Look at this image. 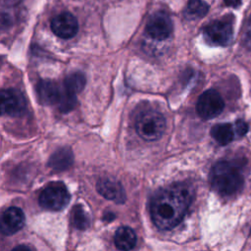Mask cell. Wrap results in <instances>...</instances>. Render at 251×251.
Instances as JSON below:
<instances>
[{
	"instance_id": "1",
	"label": "cell",
	"mask_w": 251,
	"mask_h": 251,
	"mask_svg": "<svg viewBox=\"0 0 251 251\" xmlns=\"http://www.w3.org/2000/svg\"><path fill=\"white\" fill-rule=\"evenodd\" d=\"M192 199L190 189L184 183H175L158 190L150 205L151 218L160 229H171L183 219Z\"/></svg>"
},
{
	"instance_id": "2",
	"label": "cell",
	"mask_w": 251,
	"mask_h": 251,
	"mask_svg": "<svg viewBox=\"0 0 251 251\" xmlns=\"http://www.w3.org/2000/svg\"><path fill=\"white\" fill-rule=\"evenodd\" d=\"M210 179L214 190L224 196L238 193L244 182L238 166L228 161L216 163L212 168Z\"/></svg>"
},
{
	"instance_id": "3",
	"label": "cell",
	"mask_w": 251,
	"mask_h": 251,
	"mask_svg": "<svg viewBox=\"0 0 251 251\" xmlns=\"http://www.w3.org/2000/svg\"><path fill=\"white\" fill-rule=\"evenodd\" d=\"M134 126L136 132L142 139L155 141L161 138L165 132L166 119L159 111L147 109L136 116Z\"/></svg>"
},
{
	"instance_id": "4",
	"label": "cell",
	"mask_w": 251,
	"mask_h": 251,
	"mask_svg": "<svg viewBox=\"0 0 251 251\" xmlns=\"http://www.w3.org/2000/svg\"><path fill=\"white\" fill-rule=\"evenodd\" d=\"M70 198L71 195L62 182H52L41 191L38 201L47 210L59 211L69 204Z\"/></svg>"
},
{
	"instance_id": "5",
	"label": "cell",
	"mask_w": 251,
	"mask_h": 251,
	"mask_svg": "<svg viewBox=\"0 0 251 251\" xmlns=\"http://www.w3.org/2000/svg\"><path fill=\"white\" fill-rule=\"evenodd\" d=\"M203 34L209 43L217 46H227L233 37V26L230 20H216L207 25Z\"/></svg>"
},
{
	"instance_id": "6",
	"label": "cell",
	"mask_w": 251,
	"mask_h": 251,
	"mask_svg": "<svg viewBox=\"0 0 251 251\" xmlns=\"http://www.w3.org/2000/svg\"><path fill=\"white\" fill-rule=\"evenodd\" d=\"M225 102L222 95L215 89L204 91L198 98L196 111L203 120H211L218 117L224 110Z\"/></svg>"
},
{
	"instance_id": "7",
	"label": "cell",
	"mask_w": 251,
	"mask_h": 251,
	"mask_svg": "<svg viewBox=\"0 0 251 251\" xmlns=\"http://www.w3.org/2000/svg\"><path fill=\"white\" fill-rule=\"evenodd\" d=\"M147 34L155 40H165L173 32L174 25L171 17L164 11H157L151 15L145 26Z\"/></svg>"
},
{
	"instance_id": "8",
	"label": "cell",
	"mask_w": 251,
	"mask_h": 251,
	"mask_svg": "<svg viewBox=\"0 0 251 251\" xmlns=\"http://www.w3.org/2000/svg\"><path fill=\"white\" fill-rule=\"evenodd\" d=\"M25 101L16 89L0 90V116H17L24 112Z\"/></svg>"
},
{
	"instance_id": "9",
	"label": "cell",
	"mask_w": 251,
	"mask_h": 251,
	"mask_svg": "<svg viewBox=\"0 0 251 251\" xmlns=\"http://www.w3.org/2000/svg\"><path fill=\"white\" fill-rule=\"evenodd\" d=\"M50 26L54 34L63 39L74 37L78 30L77 20L68 12H63L55 16L51 21Z\"/></svg>"
},
{
	"instance_id": "10",
	"label": "cell",
	"mask_w": 251,
	"mask_h": 251,
	"mask_svg": "<svg viewBox=\"0 0 251 251\" xmlns=\"http://www.w3.org/2000/svg\"><path fill=\"white\" fill-rule=\"evenodd\" d=\"M25 225V214L18 207L7 209L0 218V232L12 235L22 229Z\"/></svg>"
},
{
	"instance_id": "11",
	"label": "cell",
	"mask_w": 251,
	"mask_h": 251,
	"mask_svg": "<svg viewBox=\"0 0 251 251\" xmlns=\"http://www.w3.org/2000/svg\"><path fill=\"white\" fill-rule=\"evenodd\" d=\"M36 92L43 105H58L62 95V85L49 79H42L37 83Z\"/></svg>"
},
{
	"instance_id": "12",
	"label": "cell",
	"mask_w": 251,
	"mask_h": 251,
	"mask_svg": "<svg viewBox=\"0 0 251 251\" xmlns=\"http://www.w3.org/2000/svg\"><path fill=\"white\" fill-rule=\"evenodd\" d=\"M97 191L105 198L122 204L126 200V193L122 184L113 178L104 177L97 182Z\"/></svg>"
},
{
	"instance_id": "13",
	"label": "cell",
	"mask_w": 251,
	"mask_h": 251,
	"mask_svg": "<svg viewBox=\"0 0 251 251\" xmlns=\"http://www.w3.org/2000/svg\"><path fill=\"white\" fill-rule=\"evenodd\" d=\"M74 161L73 152L68 147H63L56 150L48 161V166L56 172H62L69 169Z\"/></svg>"
},
{
	"instance_id": "14",
	"label": "cell",
	"mask_w": 251,
	"mask_h": 251,
	"mask_svg": "<svg viewBox=\"0 0 251 251\" xmlns=\"http://www.w3.org/2000/svg\"><path fill=\"white\" fill-rule=\"evenodd\" d=\"M114 242L119 250L130 251L136 244V234L129 226H120L115 232Z\"/></svg>"
},
{
	"instance_id": "15",
	"label": "cell",
	"mask_w": 251,
	"mask_h": 251,
	"mask_svg": "<svg viewBox=\"0 0 251 251\" xmlns=\"http://www.w3.org/2000/svg\"><path fill=\"white\" fill-rule=\"evenodd\" d=\"M211 136L221 145H226L233 140L234 130L231 124H217L211 128Z\"/></svg>"
},
{
	"instance_id": "16",
	"label": "cell",
	"mask_w": 251,
	"mask_h": 251,
	"mask_svg": "<svg viewBox=\"0 0 251 251\" xmlns=\"http://www.w3.org/2000/svg\"><path fill=\"white\" fill-rule=\"evenodd\" d=\"M209 5L204 0H188L184 16L188 20H198L208 14Z\"/></svg>"
},
{
	"instance_id": "17",
	"label": "cell",
	"mask_w": 251,
	"mask_h": 251,
	"mask_svg": "<svg viewBox=\"0 0 251 251\" xmlns=\"http://www.w3.org/2000/svg\"><path fill=\"white\" fill-rule=\"evenodd\" d=\"M85 83H86V79H85L84 75L80 72H75V73L69 75L64 79L63 87L67 91L76 95L84 88Z\"/></svg>"
},
{
	"instance_id": "18",
	"label": "cell",
	"mask_w": 251,
	"mask_h": 251,
	"mask_svg": "<svg viewBox=\"0 0 251 251\" xmlns=\"http://www.w3.org/2000/svg\"><path fill=\"white\" fill-rule=\"evenodd\" d=\"M77 105V98L75 94L67 91L62 85V95L57 105L58 109L62 113H69L73 111Z\"/></svg>"
},
{
	"instance_id": "19",
	"label": "cell",
	"mask_w": 251,
	"mask_h": 251,
	"mask_svg": "<svg viewBox=\"0 0 251 251\" xmlns=\"http://www.w3.org/2000/svg\"><path fill=\"white\" fill-rule=\"evenodd\" d=\"M72 224L77 229H85L89 226V218L80 205H76L73 209Z\"/></svg>"
},
{
	"instance_id": "20",
	"label": "cell",
	"mask_w": 251,
	"mask_h": 251,
	"mask_svg": "<svg viewBox=\"0 0 251 251\" xmlns=\"http://www.w3.org/2000/svg\"><path fill=\"white\" fill-rule=\"evenodd\" d=\"M248 128H249V126H248V124L246 122H244L243 120H237L234 124L233 130L235 131V133L238 136H243L247 133Z\"/></svg>"
},
{
	"instance_id": "21",
	"label": "cell",
	"mask_w": 251,
	"mask_h": 251,
	"mask_svg": "<svg viewBox=\"0 0 251 251\" xmlns=\"http://www.w3.org/2000/svg\"><path fill=\"white\" fill-rule=\"evenodd\" d=\"M241 1L242 0H224L225 4L226 6H229V7H232V8H237L238 6H240Z\"/></svg>"
},
{
	"instance_id": "22",
	"label": "cell",
	"mask_w": 251,
	"mask_h": 251,
	"mask_svg": "<svg viewBox=\"0 0 251 251\" xmlns=\"http://www.w3.org/2000/svg\"><path fill=\"white\" fill-rule=\"evenodd\" d=\"M12 251H32V250L26 245H19V246L13 248Z\"/></svg>"
},
{
	"instance_id": "23",
	"label": "cell",
	"mask_w": 251,
	"mask_h": 251,
	"mask_svg": "<svg viewBox=\"0 0 251 251\" xmlns=\"http://www.w3.org/2000/svg\"><path fill=\"white\" fill-rule=\"evenodd\" d=\"M114 219H115V215H114L113 213H110V212L106 213V214L104 215V217H103V220H104V221H107V222H111V221H113Z\"/></svg>"
},
{
	"instance_id": "24",
	"label": "cell",
	"mask_w": 251,
	"mask_h": 251,
	"mask_svg": "<svg viewBox=\"0 0 251 251\" xmlns=\"http://www.w3.org/2000/svg\"><path fill=\"white\" fill-rule=\"evenodd\" d=\"M0 66H1V59H0Z\"/></svg>"
}]
</instances>
